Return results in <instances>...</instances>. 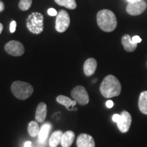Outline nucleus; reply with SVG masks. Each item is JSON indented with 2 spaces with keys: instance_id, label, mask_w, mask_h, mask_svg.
I'll list each match as a JSON object with an SVG mask.
<instances>
[{
  "instance_id": "1",
  "label": "nucleus",
  "mask_w": 147,
  "mask_h": 147,
  "mask_svg": "<svg viewBox=\"0 0 147 147\" xmlns=\"http://www.w3.org/2000/svg\"><path fill=\"white\" fill-rule=\"evenodd\" d=\"M100 93L106 98L119 96L121 92V84L113 75H108L100 84Z\"/></svg>"
},
{
  "instance_id": "2",
  "label": "nucleus",
  "mask_w": 147,
  "mask_h": 147,
  "mask_svg": "<svg viewBox=\"0 0 147 147\" xmlns=\"http://www.w3.org/2000/svg\"><path fill=\"white\" fill-rule=\"evenodd\" d=\"M97 23L100 28L106 32H111L117 26L115 14L109 10H102L97 14Z\"/></svg>"
},
{
  "instance_id": "3",
  "label": "nucleus",
  "mask_w": 147,
  "mask_h": 147,
  "mask_svg": "<svg viewBox=\"0 0 147 147\" xmlns=\"http://www.w3.org/2000/svg\"><path fill=\"white\" fill-rule=\"evenodd\" d=\"M11 91L18 100H25L32 96L34 93V87L26 82L17 80L11 85Z\"/></svg>"
},
{
  "instance_id": "4",
  "label": "nucleus",
  "mask_w": 147,
  "mask_h": 147,
  "mask_svg": "<svg viewBox=\"0 0 147 147\" xmlns=\"http://www.w3.org/2000/svg\"><path fill=\"white\" fill-rule=\"evenodd\" d=\"M44 16L40 12H33L27 18V27L29 32L34 34H40L44 29Z\"/></svg>"
},
{
  "instance_id": "5",
  "label": "nucleus",
  "mask_w": 147,
  "mask_h": 147,
  "mask_svg": "<svg viewBox=\"0 0 147 147\" xmlns=\"http://www.w3.org/2000/svg\"><path fill=\"white\" fill-rule=\"evenodd\" d=\"M71 96L78 104L82 106L87 105L89 102V96L87 90L82 86H76L71 91Z\"/></svg>"
},
{
  "instance_id": "6",
  "label": "nucleus",
  "mask_w": 147,
  "mask_h": 147,
  "mask_svg": "<svg viewBox=\"0 0 147 147\" xmlns=\"http://www.w3.org/2000/svg\"><path fill=\"white\" fill-rule=\"evenodd\" d=\"M70 24V18L65 10H61L59 12L55 22V29L59 33H63L67 30Z\"/></svg>"
},
{
  "instance_id": "7",
  "label": "nucleus",
  "mask_w": 147,
  "mask_h": 147,
  "mask_svg": "<svg viewBox=\"0 0 147 147\" xmlns=\"http://www.w3.org/2000/svg\"><path fill=\"white\" fill-rule=\"evenodd\" d=\"M5 51L8 54L14 57L22 56L25 53V48L23 44L16 40L10 41L5 45Z\"/></svg>"
},
{
  "instance_id": "8",
  "label": "nucleus",
  "mask_w": 147,
  "mask_h": 147,
  "mask_svg": "<svg viewBox=\"0 0 147 147\" xmlns=\"http://www.w3.org/2000/svg\"><path fill=\"white\" fill-rule=\"evenodd\" d=\"M146 8V3L144 0H136L128 3L126 7V10L130 15L137 16L142 14Z\"/></svg>"
},
{
  "instance_id": "9",
  "label": "nucleus",
  "mask_w": 147,
  "mask_h": 147,
  "mask_svg": "<svg viewBox=\"0 0 147 147\" xmlns=\"http://www.w3.org/2000/svg\"><path fill=\"white\" fill-rule=\"evenodd\" d=\"M120 115V119L117 123V127L121 133H127L131 125V116L126 110L123 111Z\"/></svg>"
},
{
  "instance_id": "10",
  "label": "nucleus",
  "mask_w": 147,
  "mask_h": 147,
  "mask_svg": "<svg viewBox=\"0 0 147 147\" xmlns=\"http://www.w3.org/2000/svg\"><path fill=\"white\" fill-rule=\"evenodd\" d=\"M77 147H95L93 138L87 134H81L76 140Z\"/></svg>"
},
{
  "instance_id": "11",
  "label": "nucleus",
  "mask_w": 147,
  "mask_h": 147,
  "mask_svg": "<svg viewBox=\"0 0 147 147\" xmlns=\"http://www.w3.org/2000/svg\"><path fill=\"white\" fill-rule=\"evenodd\" d=\"M97 63L94 58H89L85 61L84 63L83 69L84 74L87 76H91L95 72Z\"/></svg>"
},
{
  "instance_id": "12",
  "label": "nucleus",
  "mask_w": 147,
  "mask_h": 147,
  "mask_svg": "<svg viewBox=\"0 0 147 147\" xmlns=\"http://www.w3.org/2000/svg\"><path fill=\"white\" fill-rule=\"evenodd\" d=\"M47 115V106L45 102H40L36 110V120L39 123H43Z\"/></svg>"
},
{
  "instance_id": "13",
  "label": "nucleus",
  "mask_w": 147,
  "mask_h": 147,
  "mask_svg": "<svg viewBox=\"0 0 147 147\" xmlns=\"http://www.w3.org/2000/svg\"><path fill=\"white\" fill-rule=\"evenodd\" d=\"M75 139V134L73 131L68 130L63 134L61 144L62 147H70Z\"/></svg>"
},
{
  "instance_id": "14",
  "label": "nucleus",
  "mask_w": 147,
  "mask_h": 147,
  "mask_svg": "<svg viewBox=\"0 0 147 147\" xmlns=\"http://www.w3.org/2000/svg\"><path fill=\"white\" fill-rule=\"evenodd\" d=\"M121 42L123 46L124 49L127 52H133L137 48L138 44L134 43L131 40V38L129 35L125 34L122 37Z\"/></svg>"
},
{
  "instance_id": "15",
  "label": "nucleus",
  "mask_w": 147,
  "mask_h": 147,
  "mask_svg": "<svg viewBox=\"0 0 147 147\" xmlns=\"http://www.w3.org/2000/svg\"><path fill=\"white\" fill-rule=\"evenodd\" d=\"M56 101L59 104L65 106L67 110H72L71 108H73L77 103L75 100H71L68 97L62 95H59V96L57 97Z\"/></svg>"
},
{
  "instance_id": "16",
  "label": "nucleus",
  "mask_w": 147,
  "mask_h": 147,
  "mask_svg": "<svg viewBox=\"0 0 147 147\" xmlns=\"http://www.w3.org/2000/svg\"><path fill=\"white\" fill-rule=\"evenodd\" d=\"M138 108L141 113L147 115V91H142L140 94Z\"/></svg>"
},
{
  "instance_id": "17",
  "label": "nucleus",
  "mask_w": 147,
  "mask_h": 147,
  "mask_svg": "<svg viewBox=\"0 0 147 147\" xmlns=\"http://www.w3.org/2000/svg\"><path fill=\"white\" fill-rule=\"evenodd\" d=\"M63 134V133L61 130H57L53 132L50 138V140H49L50 147H57L58 146L61 140Z\"/></svg>"
},
{
  "instance_id": "18",
  "label": "nucleus",
  "mask_w": 147,
  "mask_h": 147,
  "mask_svg": "<svg viewBox=\"0 0 147 147\" xmlns=\"http://www.w3.org/2000/svg\"><path fill=\"white\" fill-rule=\"evenodd\" d=\"M51 127H52L51 124L49 123H46L42 126L41 129H40L39 134H38L40 142H45L46 140L51 129Z\"/></svg>"
},
{
  "instance_id": "19",
  "label": "nucleus",
  "mask_w": 147,
  "mask_h": 147,
  "mask_svg": "<svg viewBox=\"0 0 147 147\" xmlns=\"http://www.w3.org/2000/svg\"><path fill=\"white\" fill-rule=\"evenodd\" d=\"M28 133L32 137H36L39 134L40 127L36 121H31L28 124Z\"/></svg>"
},
{
  "instance_id": "20",
  "label": "nucleus",
  "mask_w": 147,
  "mask_h": 147,
  "mask_svg": "<svg viewBox=\"0 0 147 147\" xmlns=\"http://www.w3.org/2000/svg\"><path fill=\"white\" fill-rule=\"evenodd\" d=\"M55 1L58 5L64 6L65 8L74 10L76 8L77 4L75 0H55Z\"/></svg>"
},
{
  "instance_id": "21",
  "label": "nucleus",
  "mask_w": 147,
  "mask_h": 147,
  "mask_svg": "<svg viewBox=\"0 0 147 147\" xmlns=\"http://www.w3.org/2000/svg\"><path fill=\"white\" fill-rule=\"evenodd\" d=\"M32 3V0H21L18 3V7L23 11H26L30 8Z\"/></svg>"
},
{
  "instance_id": "22",
  "label": "nucleus",
  "mask_w": 147,
  "mask_h": 147,
  "mask_svg": "<svg viewBox=\"0 0 147 147\" xmlns=\"http://www.w3.org/2000/svg\"><path fill=\"white\" fill-rule=\"evenodd\" d=\"M48 14H49V15L51 16H57V14H58L57 10L54 8H49V10H48Z\"/></svg>"
},
{
  "instance_id": "23",
  "label": "nucleus",
  "mask_w": 147,
  "mask_h": 147,
  "mask_svg": "<svg viewBox=\"0 0 147 147\" xmlns=\"http://www.w3.org/2000/svg\"><path fill=\"white\" fill-rule=\"evenodd\" d=\"M16 27V23L15 21H12L10 25V31L11 33L15 32Z\"/></svg>"
},
{
  "instance_id": "24",
  "label": "nucleus",
  "mask_w": 147,
  "mask_h": 147,
  "mask_svg": "<svg viewBox=\"0 0 147 147\" xmlns=\"http://www.w3.org/2000/svg\"><path fill=\"white\" fill-rule=\"evenodd\" d=\"M131 40L134 43L136 44L140 43V42H142V39H141V38H140V36H134L133 38H131Z\"/></svg>"
},
{
  "instance_id": "25",
  "label": "nucleus",
  "mask_w": 147,
  "mask_h": 147,
  "mask_svg": "<svg viewBox=\"0 0 147 147\" xmlns=\"http://www.w3.org/2000/svg\"><path fill=\"white\" fill-rule=\"evenodd\" d=\"M120 117L121 115H119V114H115V115L113 116V121L114 122L117 123L119 120V119H120Z\"/></svg>"
},
{
  "instance_id": "26",
  "label": "nucleus",
  "mask_w": 147,
  "mask_h": 147,
  "mask_svg": "<svg viewBox=\"0 0 147 147\" xmlns=\"http://www.w3.org/2000/svg\"><path fill=\"white\" fill-rule=\"evenodd\" d=\"M106 106H107V108H111L113 107L114 102L112 100H108V101H107V102H106Z\"/></svg>"
},
{
  "instance_id": "27",
  "label": "nucleus",
  "mask_w": 147,
  "mask_h": 147,
  "mask_svg": "<svg viewBox=\"0 0 147 147\" xmlns=\"http://www.w3.org/2000/svg\"><path fill=\"white\" fill-rule=\"evenodd\" d=\"M4 10V4L2 1H0V12H2Z\"/></svg>"
},
{
  "instance_id": "28",
  "label": "nucleus",
  "mask_w": 147,
  "mask_h": 147,
  "mask_svg": "<svg viewBox=\"0 0 147 147\" xmlns=\"http://www.w3.org/2000/svg\"><path fill=\"white\" fill-rule=\"evenodd\" d=\"M25 147H32V142L30 141H27L25 143Z\"/></svg>"
},
{
  "instance_id": "29",
  "label": "nucleus",
  "mask_w": 147,
  "mask_h": 147,
  "mask_svg": "<svg viewBox=\"0 0 147 147\" xmlns=\"http://www.w3.org/2000/svg\"><path fill=\"white\" fill-rule=\"evenodd\" d=\"M3 25L2 24H1V23H0V34H1V32H2V31H3Z\"/></svg>"
},
{
  "instance_id": "30",
  "label": "nucleus",
  "mask_w": 147,
  "mask_h": 147,
  "mask_svg": "<svg viewBox=\"0 0 147 147\" xmlns=\"http://www.w3.org/2000/svg\"><path fill=\"white\" fill-rule=\"evenodd\" d=\"M127 1L129 3V2H132V1H136V0H127Z\"/></svg>"
},
{
  "instance_id": "31",
  "label": "nucleus",
  "mask_w": 147,
  "mask_h": 147,
  "mask_svg": "<svg viewBox=\"0 0 147 147\" xmlns=\"http://www.w3.org/2000/svg\"><path fill=\"white\" fill-rule=\"evenodd\" d=\"M96 80H97V79H94V80H93V83H94V82H95V81H96Z\"/></svg>"
}]
</instances>
